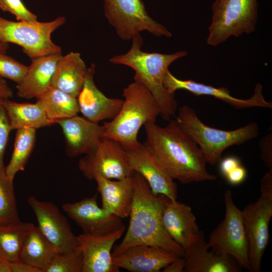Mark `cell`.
<instances>
[{
    "label": "cell",
    "mask_w": 272,
    "mask_h": 272,
    "mask_svg": "<svg viewBox=\"0 0 272 272\" xmlns=\"http://www.w3.org/2000/svg\"><path fill=\"white\" fill-rule=\"evenodd\" d=\"M167 125L156 122L144 124V143L160 160L171 176L182 184L212 181L217 176L207 169V161L196 143L171 119Z\"/></svg>",
    "instance_id": "obj_1"
},
{
    "label": "cell",
    "mask_w": 272,
    "mask_h": 272,
    "mask_svg": "<svg viewBox=\"0 0 272 272\" xmlns=\"http://www.w3.org/2000/svg\"><path fill=\"white\" fill-rule=\"evenodd\" d=\"M162 223L169 236L184 250L196 239L201 230L190 206L167 199Z\"/></svg>",
    "instance_id": "obj_20"
},
{
    "label": "cell",
    "mask_w": 272,
    "mask_h": 272,
    "mask_svg": "<svg viewBox=\"0 0 272 272\" xmlns=\"http://www.w3.org/2000/svg\"><path fill=\"white\" fill-rule=\"evenodd\" d=\"M36 130L32 128L17 129L13 153L6 167V174L13 180L18 172L25 169L35 146Z\"/></svg>",
    "instance_id": "obj_29"
},
{
    "label": "cell",
    "mask_w": 272,
    "mask_h": 272,
    "mask_svg": "<svg viewBox=\"0 0 272 272\" xmlns=\"http://www.w3.org/2000/svg\"><path fill=\"white\" fill-rule=\"evenodd\" d=\"M27 201L35 215L37 227L59 253L71 251L80 246L78 236L55 204L34 196H30Z\"/></svg>",
    "instance_id": "obj_12"
},
{
    "label": "cell",
    "mask_w": 272,
    "mask_h": 272,
    "mask_svg": "<svg viewBox=\"0 0 272 272\" xmlns=\"http://www.w3.org/2000/svg\"><path fill=\"white\" fill-rule=\"evenodd\" d=\"M87 69L79 52L61 55L56 64L51 86L77 97L82 90Z\"/></svg>",
    "instance_id": "obj_24"
},
{
    "label": "cell",
    "mask_w": 272,
    "mask_h": 272,
    "mask_svg": "<svg viewBox=\"0 0 272 272\" xmlns=\"http://www.w3.org/2000/svg\"><path fill=\"white\" fill-rule=\"evenodd\" d=\"M97 197L96 193L75 202L64 203L62 208L84 234L104 235L124 227L122 219L98 206Z\"/></svg>",
    "instance_id": "obj_14"
},
{
    "label": "cell",
    "mask_w": 272,
    "mask_h": 272,
    "mask_svg": "<svg viewBox=\"0 0 272 272\" xmlns=\"http://www.w3.org/2000/svg\"><path fill=\"white\" fill-rule=\"evenodd\" d=\"M125 150L129 166L145 178L154 194L177 200V186L174 179L150 149L140 143L136 147Z\"/></svg>",
    "instance_id": "obj_13"
},
{
    "label": "cell",
    "mask_w": 272,
    "mask_h": 272,
    "mask_svg": "<svg viewBox=\"0 0 272 272\" xmlns=\"http://www.w3.org/2000/svg\"><path fill=\"white\" fill-rule=\"evenodd\" d=\"M132 174L119 180H113L102 177L95 179L97 190L101 196V208L121 219L129 217L131 210L133 195Z\"/></svg>",
    "instance_id": "obj_22"
},
{
    "label": "cell",
    "mask_w": 272,
    "mask_h": 272,
    "mask_svg": "<svg viewBox=\"0 0 272 272\" xmlns=\"http://www.w3.org/2000/svg\"><path fill=\"white\" fill-rule=\"evenodd\" d=\"M205 240L200 230L194 241L184 250L183 272H239L241 266L230 256L214 253Z\"/></svg>",
    "instance_id": "obj_21"
},
{
    "label": "cell",
    "mask_w": 272,
    "mask_h": 272,
    "mask_svg": "<svg viewBox=\"0 0 272 272\" xmlns=\"http://www.w3.org/2000/svg\"><path fill=\"white\" fill-rule=\"evenodd\" d=\"M95 67L92 63L87 68L82 90L77 98L83 117L99 123L114 118L121 109L123 100L108 98L99 90L94 80Z\"/></svg>",
    "instance_id": "obj_16"
},
{
    "label": "cell",
    "mask_w": 272,
    "mask_h": 272,
    "mask_svg": "<svg viewBox=\"0 0 272 272\" xmlns=\"http://www.w3.org/2000/svg\"><path fill=\"white\" fill-rule=\"evenodd\" d=\"M224 219L212 232L207 244L214 253L233 258L242 267L248 269V246L242 212L234 203L231 190L224 194Z\"/></svg>",
    "instance_id": "obj_9"
},
{
    "label": "cell",
    "mask_w": 272,
    "mask_h": 272,
    "mask_svg": "<svg viewBox=\"0 0 272 272\" xmlns=\"http://www.w3.org/2000/svg\"><path fill=\"white\" fill-rule=\"evenodd\" d=\"M0 9L15 15L18 21L37 20L36 16L25 7L21 0H0Z\"/></svg>",
    "instance_id": "obj_33"
},
{
    "label": "cell",
    "mask_w": 272,
    "mask_h": 272,
    "mask_svg": "<svg viewBox=\"0 0 272 272\" xmlns=\"http://www.w3.org/2000/svg\"><path fill=\"white\" fill-rule=\"evenodd\" d=\"M83 255L80 246L71 251L58 253L44 272H82Z\"/></svg>",
    "instance_id": "obj_31"
},
{
    "label": "cell",
    "mask_w": 272,
    "mask_h": 272,
    "mask_svg": "<svg viewBox=\"0 0 272 272\" xmlns=\"http://www.w3.org/2000/svg\"><path fill=\"white\" fill-rule=\"evenodd\" d=\"M246 176V170L241 164L231 171L225 177L230 184L236 185L242 183Z\"/></svg>",
    "instance_id": "obj_36"
},
{
    "label": "cell",
    "mask_w": 272,
    "mask_h": 272,
    "mask_svg": "<svg viewBox=\"0 0 272 272\" xmlns=\"http://www.w3.org/2000/svg\"><path fill=\"white\" fill-rule=\"evenodd\" d=\"M248 246V270L259 272L269 239L268 226L272 217V170L262 177L260 195L242 211Z\"/></svg>",
    "instance_id": "obj_6"
},
{
    "label": "cell",
    "mask_w": 272,
    "mask_h": 272,
    "mask_svg": "<svg viewBox=\"0 0 272 272\" xmlns=\"http://www.w3.org/2000/svg\"><path fill=\"white\" fill-rule=\"evenodd\" d=\"M12 272H41L20 259L11 261Z\"/></svg>",
    "instance_id": "obj_38"
},
{
    "label": "cell",
    "mask_w": 272,
    "mask_h": 272,
    "mask_svg": "<svg viewBox=\"0 0 272 272\" xmlns=\"http://www.w3.org/2000/svg\"><path fill=\"white\" fill-rule=\"evenodd\" d=\"M14 180L0 174V224L20 221L15 195Z\"/></svg>",
    "instance_id": "obj_30"
},
{
    "label": "cell",
    "mask_w": 272,
    "mask_h": 272,
    "mask_svg": "<svg viewBox=\"0 0 272 272\" xmlns=\"http://www.w3.org/2000/svg\"><path fill=\"white\" fill-rule=\"evenodd\" d=\"M26 66L15 59L0 53V77L11 80L18 84L25 75Z\"/></svg>",
    "instance_id": "obj_32"
},
{
    "label": "cell",
    "mask_w": 272,
    "mask_h": 272,
    "mask_svg": "<svg viewBox=\"0 0 272 272\" xmlns=\"http://www.w3.org/2000/svg\"><path fill=\"white\" fill-rule=\"evenodd\" d=\"M34 226L21 221L0 224V257L10 261L20 259L24 241Z\"/></svg>",
    "instance_id": "obj_28"
},
{
    "label": "cell",
    "mask_w": 272,
    "mask_h": 272,
    "mask_svg": "<svg viewBox=\"0 0 272 272\" xmlns=\"http://www.w3.org/2000/svg\"><path fill=\"white\" fill-rule=\"evenodd\" d=\"M9 47V43L0 42V53H6Z\"/></svg>",
    "instance_id": "obj_42"
},
{
    "label": "cell",
    "mask_w": 272,
    "mask_h": 272,
    "mask_svg": "<svg viewBox=\"0 0 272 272\" xmlns=\"http://www.w3.org/2000/svg\"><path fill=\"white\" fill-rule=\"evenodd\" d=\"M61 55L59 52L31 60L25 75L17 84V96L28 99L36 98L50 88L56 64Z\"/></svg>",
    "instance_id": "obj_23"
},
{
    "label": "cell",
    "mask_w": 272,
    "mask_h": 272,
    "mask_svg": "<svg viewBox=\"0 0 272 272\" xmlns=\"http://www.w3.org/2000/svg\"><path fill=\"white\" fill-rule=\"evenodd\" d=\"M36 98L54 124L80 112L77 97L51 86Z\"/></svg>",
    "instance_id": "obj_27"
},
{
    "label": "cell",
    "mask_w": 272,
    "mask_h": 272,
    "mask_svg": "<svg viewBox=\"0 0 272 272\" xmlns=\"http://www.w3.org/2000/svg\"><path fill=\"white\" fill-rule=\"evenodd\" d=\"M184 267L185 261L183 257H178L166 266L162 271L163 272H183Z\"/></svg>",
    "instance_id": "obj_39"
},
{
    "label": "cell",
    "mask_w": 272,
    "mask_h": 272,
    "mask_svg": "<svg viewBox=\"0 0 272 272\" xmlns=\"http://www.w3.org/2000/svg\"><path fill=\"white\" fill-rule=\"evenodd\" d=\"M261 158L269 170H272V133L269 132L260 140Z\"/></svg>",
    "instance_id": "obj_35"
},
{
    "label": "cell",
    "mask_w": 272,
    "mask_h": 272,
    "mask_svg": "<svg viewBox=\"0 0 272 272\" xmlns=\"http://www.w3.org/2000/svg\"><path fill=\"white\" fill-rule=\"evenodd\" d=\"M65 22L64 17L46 22H16L0 17V42L19 45L31 60L59 53L61 48L52 41L51 35Z\"/></svg>",
    "instance_id": "obj_8"
},
{
    "label": "cell",
    "mask_w": 272,
    "mask_h": 272,
    "mask_svg": "<svg viewBox=\"0 0 272 272\" xmlns=\"http://www.w3.org/2000/svg\"><path fill=\"white\" fill-rule=\"evenodd\" d=\"M13 96L12 89L4 78L0 77V99H9Z\"/></svg>",
    "instance_id": "obj_40"
},
{
    "label": "cell",
    "mask_w": 272,
    "mask_h": 272,
    "mask_svg": "<svg viewBox=\"0 0 272 272\" xmlns=\"http://www.w3.org/2000/svg\"><path fill=\"white\" fill-rule=\"evenodd\" d=\"M130 48L125 53L115 55L109 61L128 66L134 71V81L144 85L153 95L160 108V115L166 121L174 116L177 102L174 94L165 88L163 81L169 67L175 60L187 55L184 50L172 54L143 51V40L140 34L133 36Z\"/></svg>",
    "instance_id": "obj_3"
},
{
    "label": "cell",
    "mask_w": 272,
    "mask_h": 272,
    "mask_svg": "<svg viewBox=\"0 0 272 272\" xmlns=\"http://www.w3.org/2000/svg\"><path fill=\"white\" fill-rule=\"evenodd\" d=\"M133 195L128 229L121 242L114 248L112 256L138 245L162 248L179 257L184 249L168 235L162 223V214L167 198L154 194L139 173L132 174Z\"/></svg>",
    "instance_id": "obj_2"
},
{
    "label": "cell",
    "mask_w": 272,
    "mask_h": 272,
    "mask_svg": "<svg viewBox=\"0 0 272 272\" xmlns=\"http://www.w3.org/2000/svg\"><path fill=\"white\" fill-rule=\"evenodd\" d=\"M57 123L62 129L65 153L70 157L91 154L105 137L103 125L78 115Z\"/></svg>",
    "instance_id": "obj_17"
},
{
    "label": "cell",
    "mask_w": 272,
    "mask_h": 272,
    "mask_svg": "<svg viewBox=\"0 0 272 272\" xmlns=\"http://www.w3.org/2000/svg\"><path fill=\"white\" fill-rule=\"evenodd\" d=\"M3 105L11 130L23 128L36 129L54 124L37 101L35 103H18L4 99Z\"/></svg>",
    "instance_id": "obj_25"
},
{
    "label": "cell",
    "mask_w": 272,
    "mask_h": 272,
    "mask_svg": "<svg viewBox=\"0 0 272 272\" xmlns=\"http://www.w3.org/2000/svg\"><path fill=\"white\" fill-rule=\"evenodd\" d=\"M163 84L170 94H174L178 90H185L198 96H213L236 109L251 107L272 108L271 102L267 101L264 98L263 87L260 83H257L253 95L247 99H239L232 96L229 90L225 87L216 88L190 79H179L171 74L169 70L165 74Z\"/></svg>",
    "instance_id": "obj_15"
},
{
    "label": "cell",
    "mask_w": 272,
    "mask_h": 272,
    "mask_svg": "<svg viewBox=\"0 0 272 272\" xmlns=\"http://www.w3.org/2000/svg\"><path fill=\"white\" fill-rule=\"evenodd\" d=\"M58 253L38 227L34 226L24 241L20 259L41 272H44Z\"/></svg>",
    "instance_id": "obj_26"
},
{
    "label": "cell",
    "mask_w": 272,
    "mask_h": 272,
    "mask_svg": "<svg viewBox=\"0 0 272 272\" xmlns=\"http://www.w3.org/2000/svg\"><path fill=\"white\" fill-rule=\"evenodd\" d=\"M124 230L125 226L104 235L78 236L83 255L82 272H119V268L112 262V249Z\"/></svg>",
    "instance_id": "obj_18"
},
{
    "label": "cell",
    "mask_w": 272,
    "mask_h": 272,
    "mask_svg": "<svg viewBox=\"0 0 272 272\" xmlns=\"http://www.w3.org/2000/svg\"><path fill=\"white\" fill-rule=\"evenodd\" d=\"M78 167L83 176L90 180L97 177L119 180L134 172L125 149L116 141L106 137L92 153L80 159Z\"/></svg>",
    "instance_id": "obj_11"
},
{
    "label": "cell",
    "mask_w": 272,
    "mask_h": 272,
    "mask_svg": "<svg viewBox=\"0 0 272 272\" xmlns=\"http://www.w3.org/2000/svg\"><path fill=\"white\" fill-rule=\"evenodd\" d=\"M104 14L117 35L123 40L147 31L158 37H172L163 25L148 15L142 0H104Z\"/></svg>",
    "instance_id": "obj_10"
},
{
    "label": "cell",
    "mask_w": 272,
    "mask_h": 272,
    "mask_svg": "<svg viewBox=\"0 0 272 272\" xmlns=\"http://www.w3.org/2000/svg\"><path fill=\"white\" fill-rule=\"evenodd\" d=\"M123 102L116 116L105 122L104 135L118 142L125 150L136 147L140 142L138 134L147 122H156L160 115L159 104L142 84L134 81L123 90Z\"/></svg>",
    "instance_id": "obj_4"
},
{
    "label": "cell",
    "mask_w": 272,
    "mask_h": 272,
    "mask_svg": "<svg viewBox=\"0 0 272 272\" xmlns=\"http://www.w3.org/2000/svg\"><path fill=\"white\" fill-rule=\"evenodd\" d=\"M3 100L0 99V174H6V166L4 157L11 129L9 119L3 105Z\"/></svg>",
    "instance_id": "obj_34"
},
{
    "label": "cell",
    "mask_w": 272,
    "mask_h": 272,
    "mask_svg": "<svg viewBox=\"0 0 272 272\" xmlns=\"http://www.w3.org/2000/svg\"><path fill=\"white\" fill-rule=\"evenodd\" d=\"M178 257L159 247L138 245L113 256L112 262L131 272H159Z\"/></svg>",
    "instance_id": "obj_19"
},
{
    "label": "cell",
    "mask_w": 272,
    "mask_h": 272,
    "mask_svg": "<svg viewBox=\"0 0 272 272\" xmlns=\"http://www.w3.org/2000/svg\"><path fill=\"white\" fill-rule=\"evenodd\" d=\"M175 119L198 145L207 163L212 165L219 163L228 147L242 144L259 133L258 125L253 121L231 130L209 126L201 121L194 109L187 105L179 108Z\"/></svg>",
    "instance_id": "obj_5"
},
{
    "label": "cell",
    "mask_w": 272,
    "mask_h": 272,
    "mask_svg": "<svg viewBox=\"0 0 272 272\" xmlns=\"http://www.w3.org/2000/svg\"><path fill=\"white\" fill-rule=\"evenodd\" d=\"M0 272H12L11 261L0 257Z\"/></svg>",
    "instance_id": "obj_41"
},
{
    "label": "cell",
    "mask_w": 272,
    "mask_h": 272,
    "mask_svg": "<svg viewBox=\"0 0 272 272\" xmlns=\"http://www.w3.org/2000/svg\"><path fill=\"white\" fill-rule=\"evenodd\" d=\"M257 0H215L207 43L216 46L230 37L250 34L256 29Z\"/></svg>",
    "instance_id": "obj_7"
},
{
    "label": "cell",
    "mask_w": 272,
    "mask_h": 272,
    "mask_svg": "<svg viewBox=\"0 0 272 272\" xmlns=\"http://www.w3.org/2000/svg\"><path fill=\"white\" fill-rule=\"evenodd\" d=\"M219 163L220 172L224 177L233 169L241 164L239 159L234 156L225 158L222 159Z\"/></svg>",
    "instance_id": "obj_37"
}]
</instances>
